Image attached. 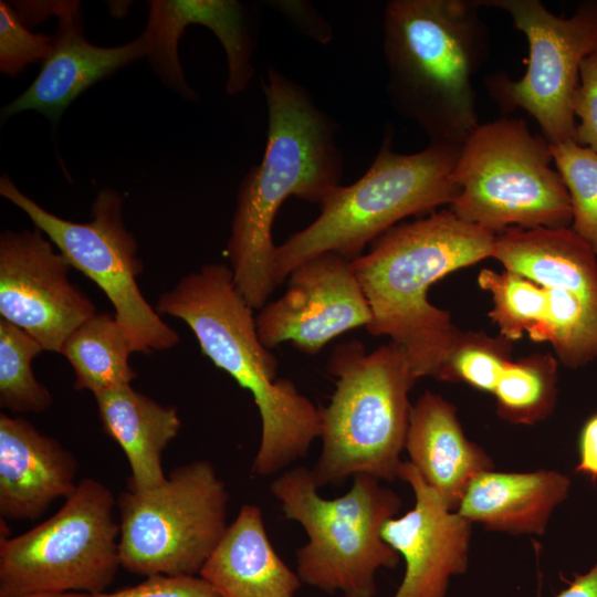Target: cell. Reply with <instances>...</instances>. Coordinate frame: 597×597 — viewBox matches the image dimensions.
Returning <instances> with one entry per match:
<instances>
[{"mask_svg": "<svg viewBox=\"0 0 597 597\" xmlns=\"http://www.w3.org/2000/svg\"><path fill=\"white\" fill-rule=\"evenodd\" d=\"M77 460L22 417L0 415L1 520H36L76 489Z\"/></svg>", "mask_w": 597, "mask_h": 597, "instance_id": "18", "label": "cell"}, {"mask_svg": "<svg viewBox=\"0 0 597 597\" xmlns=\"http://www.w3.org/2000/svg\"><path fill=\"white\" fill-rule=\"evenodd\" d=\"M555 597H597V559L588 572L577 574Z\"/></svg>", "mask_w": 597, "mask_h": 597, "instance_id": "36", "label": "cell"}, {"mask_svg": "<svg viewBox=\"0 0 597 597\" xmlns=\"http://www.w3.org/2000/svg\"><path fill=\"white\" fill-rule=\"evenodd\" d=\"M575 471L597 481V413L583 426L578 440V463Z\"/></svg>", "mask_w": 597, "mask_h": 597, "instance_id": "35", "label": "cell"}, {"mask_svg": "<svg viewBox=\"0 0 597 597\" xmlns=\"http://www.w3.org/2000/svg\"><path fill=\"white\" fill-rule=\"evenodd\" d=\"M569 489V478L556 470L498 472L493 469L470 482L455 512L488 531L542 535Z\"/></svg>", "mask_w": 597, "mask_h": 597, "instance_id": "21", "label": "cell"}, {"mask_svg": "<svg viewBox=\"0 0 597 597\" xmlns=\"http://www.w3.org/2000/svg\"><path fill=\"white\" fill-rule=\"evenodd\" d=\"M3 597H91V595L78 591H31Z\"/></svg>", "mask_w": 597, "mask_h": 597, "instance_id": "37", "label": "cell"}, {"mask_svg": "<svg viewBox=\"0 0 597 597\" xmlns=\"http://www.w3.org/2000/svg\"><path fill=\"white\" fill-rule=\"evenodd\" d=\"M398 479L411 488L415 505L381 528L405 562L392 597H446L451 578L469 567L472 523L451 511L409 461H402Z\"/></svg>", "mask_w": 597, "mask_h": 597, "instance_id": "15", "label": "cell"}, {"mask_svg": "<svg viewBox=\"0 0 597 597\" xmlns=\"http://www.w3.org/2000/svg\"><path fill=\"white\" fill-rule=\"evenodd\" d=\"M252 310L222 263L184 276L156 304L159 314L182 320L201 352L252 394L261 439L251 473L266 478L307 454L321 434V409L293 381L277 378V359L260 341Z\"/></svg>", "mask_w": 597, "mask_h": 597, "instance_id": "3", "label": "cell"}, {"mask_svg": "<svg viewBox=\"0 0 597 597\" xmlns=\"http://www.w3.org/2000/svg\"><path fill=\"white\" fill-rule=\"evenodd\" d=\"M53 35V49L29 87L2 111L7 119L35 111L56 124L69 105L90 86L146 56L143 34L118 46H97L84 36L78 1H64Z\"/></svg>", "mask_w": 597, "mask_h": 597, "instance_id": "16", "label": "cell"}, {"mask_svg": "<svg viewBox=\"0 0 597 597\" xmlns=\"http://www.w3.org/2000/svg\"><path fill=\"white\" fill-rule=\"evenodd\" d=\"M481 289L491 294L489 316L509 342L525 333L534 342H546L548 296L546 287L511 272L483 269L478 276Z\"/></svg>", "mask_w": 597, "mask_h": 597, "instance_id": "25", "label": "cell"}, {"mask_svg": "<svg viewBox=\"0 0 597 597\" xmlns=\"http://www.w3.org/2000/svg\"><path fill=\"white\" fill-rule=\"evenodd\" d=\"M480 0H391L384 11L387 96L431 144L462 146L480 125L473 76L489 57Z\"/></svg>", "mask_w": 597, "mask_h": 597, "instance_id": "4", "label": "cell"}, {"mask_svg": "<svg viewBox=\"0 0 597 597\" xmlns=\"http://www.w3.org/2000/svg\"><path fill=\"white\" fill-rule=\"evenodd\" d=\"M495 235L449 208L394 226L350 261L371 313L366 329L399 346L417 379L436 378L462 335L450 313L428 301L430 286L492 258Z\"/></svg>", "mask_w": 597, "mask_h": 597, "instance_id": "2", "label": "cell"}, {"mask_svg": "<svg viewBox=\"0 0 597 597\" xmlns=\"http://www.w3.org/2000/svg\"><path fill=\"white\" fill-rule=\"evenodd\" d=\"M405 450L451 511H457L476 475L494 469L486 451L464 436L457 408L431 391L422 394L411 408Z\"/></svg>", "mask_w": 597, "mask_h": 597, "instance_id": "19", "label": "cell"}, {"mask_svg": "<svg viewBox=\"0 0 597 597\" xmlns=\"http://www.w3.org/2000/svg\"><path fill=\"white\" fill-rule=\"evenodd\" d=\"M546 291V342L557 358L573 369L597 359V301L565 289Z\"/></svg>", "mask_w": 597, "mask_h": 597, "instance_id": "28", "label": "cell"}, {"mask_svg": "<svg viewBox=\"0 0 597 597\" xmlns=\"http://www.w3.org/2000/svg\"><path fill=\"white\" fill-rule=\"evenodd\" d=\"M572 107L579 119L575 142L597 153V49L580 65Z\"/></svg>", "mask_w": 597, "mask_h": 597, "instance_id": "32", "label": "cell"}, {"mask_svg": "<svg viewBox=\"0 0 597 597\" xmlns=\"http://www.w3.org/2000/svg\"><path fill=\"white\" fill-rule=\"evenodd\" d=\"M44 350L25 331L0 318V405L15 413L42 412L51 407L50 390L39 381L32 362Z\"/></svg>", "mask_w": 597, "mask_h": 597, "instance_id": "27", "label": "cell"}, {"mask_svg": "<svg viewBox=\"0 0 597 597\" xmlns=\"http://www.w3.org/2000/svg\"><path fill=\"white\" fill-rule=\"evenodd\" d=\"M380 482L356 475L350 489L335 499L321 496L312 469L304 465L285 470L271 482L284 516L298 523L308 537L296 551L302 584L344 597L377 594V572L395 568L400 558L384 541L381 528L402 504Z\"/></svg>", "mask_w": 597, "mask_h": 597, "instance_id": "7", "label": "cell"}, {"mask_svg": "<svg viewBox=\"0 0 597 597\" xmlns=\"http://www.w3.org/2000/svg\"><path fill=\"white\" fill-rule=\"evenodd\" d=\"M492 258L541 286L597 301V254L570 227H509L496 233Z\"/></svg>", "mask_w": 597, "mask_h": 597, "instance_id": "23", "label": "cell"}, {"mask_svg": "<svg viewBox=\"0 0 597 597\" xmlns=\"http://www.w3.org/2000/svg\"><path fill=\"white\" fill-rule=\"evenodd\" d=\"M116 506L105 484L84 478L51 517L18 536H1L0 597L106 591L121 567Z\"/></svg>", "mask_w": 597, "mask_h": 597, "instance_id": "10", "label": "cell"}, {"mask_svg": "<svg viewBox=\"0 0 597 597\" xmlns=\"http://www.w3.org/2000/svg\"><path fill=\"white\" fill-rule=\"evenodd\" d=\"M510 342L480 333H462L440 369L437 379L463 381L476 389L493 392L505 366L511 362Z\"/></svg>", "mask_w": 597, "mask_h": 597, "instance_id": "30", "label": "cell"}, {"mask_svg": "<svg viewBox=\"0 0 597 597\" xmlns=\"http://www.w3.org/2000/svg\"><path fill=\"white\" fill-rule=\"evenodd\" d=\"M199 576L220 597H295L302 582L279 556L261 509L242 504Z\"/></svg>", "mask_w": 597, "mask_h": 597, "instance_id": "20", "label": "cell"}, {"mask_svg": "<svg viewBox=\"0 0 597 597\" xmlns=\"http://www.w3.org/2000/svg\"><path fill=\"white\" fill-rule=\"evenodd\" d=\"M146 57L163 82L184 77L178 42L189 24L209 28L224 49L228 63L226 92L242 93L254 75L252 35L245 7L233 0H153L148 2Z\"/></svg>", "mask_w": 597, "mask_h": 597, "instance_id": "17", "label": "cell"}, {"mask_svg": "<svg viewBox=\"0 0 597 597\" xmlns=\"http://www.w3.org/2000/svg\"><path fill=\"white\" fill-rule=\"evenodd\" d=\"M482 8L505 11L528 43L524 75L486 78L491 97L503 111L522 108L540 125L551 145L575 142L573 98L584 59L597 49V1L580 3L569 18L557 17L540 0H480Z\"/></svg>", "mask_w": 597, "mask_h": 597, "instance_id": "12", "label": "cell"}, {"mask_svg": "<svg viewBox=\"0 0 597 597\" xmlns=\"http://www.w3.org/2000/svg\"><path fill=\"white\" fill-rule=\"evenodd\" d=\"M132 353L115 315L96 312L67 336L60 354L72 366L74 388L96 396L130 385L137 377L129 364Z\"/></svg>", "mask_w": 597, "mask_h": 597, "instance_id": "24", "label": "cell"}, {"mask_svg": "<svg viewBox=\"0 0 597 597\" xmlns=\"http://www.w3.org/2000/svg\"><path fill=\"white\" fill-rule=\"evenodd\" d=\"M91 597H220L201 576H148L142 583L112 593L103 591Z\"/></svg>", "mask_w": 597, "mask_h": 597, "instance_id": "33", "label": "cell"}, {"mask_svg": "<svg viewBox=\"0 0 597 597\" xmlns=\"http://www.w3.org/2000/svg\"><path fill=\"white\" fill-rule=\"evenodd\" d=\"M271 3L303 34L321 44L331 42L333 36L331 25L310 3L304 1H273Z\"/></svg>", "mask_w": 597, "mask_h": 597, "instance_id": "34", "label": "cell"}, {"mask_svg": "<svg viewBox=\"0 0 597 597\" xmlns=\"http://www.w3.org/2000/svg\"><path fill=\"white\" fill-rule=\"evenodd\" d=\"M229 492L208 460L176 467L160 486L123 491L121 567L143 576H197L224 534Z\"/></svg>", "mask_w": 597, "mask_h": 597, "instance_id": "9", "label": "cell"}, {"mask_svg": "<svg viewBox=\"0 0 597 597\" xmlns=\"http://www.w3.org/2000/svg\"><path fill=\"white\" fill-rule=\"evenodd\" d=\"M327 371L336 386L321 409V454L312 469L318 489L359 474L398 479L412 406L415 377L394 343L366 353L360 342L337 345Z\"/></svg>", "mask_w": 597, "mask_h": 597, "instance_id": "5", "label": "cell"}, {"mask_svg": "<svg viewBox=\"0 0 597 597\" xmlns=\"http://www.w3.org/2000/svg\"><path fill=\"white\" fill-rule=\"evenodd\" d=\"M460 149L429 143L418 153L401 154L391 149L390 136H386L367 171L349 186L339 185L311 224L276 245L275 284L323 253L352 261L401 219L450 206L458 195L452 172Z\"/></svg>", "mask_w": 597, "mask_h": 597, "instance_id": "6", "label": "cell"}, {"mask_svg": "<svg viewBox=\"0 0 597 597\" xmlns=\"http://www.w3.org/2000/svg\"><path fill=\"white\" fill-rule=\"evenodd\" d=\"M0 195L22 210L56 245L70 265L107 296L133 353L165 350L179 342L175 329L144 297L137 277L143 272L138 243L123 219V196L104 188L92 206L90 222H73L51 213L2 175Z\"/></svg>", "mask_w": 597, "mask_h": 597, "instance_id": "11", "label": "cell"}, {"mask_svg": "<svg viewBox=\"0 0 597 597\" xmlns=\"http://www.w3.org/2000/svg\"><path fill=\"white\" fill-rule=\"evenodd\" d=\"M94 397L103 431L122 448L129 464L127 489L148 491L165 483L163 453L181 427L177 409L155 401L130 385Z\"/></svg>", "mask_w": 597, "mask_h": 597, "instance_id": "22", "label": "cell"}, {"mask_svg": "<svg viewBox=\"0 0 597 597\" xmlns=\"http://www.w3.org/2000/svg\"><path fill=\"white\" fill-rule=\"evenodd\" d=\"M557 362L533 355L510 362L493 391L498 415L515 425H533L548 417L557 399Z\"/></svg>", "mask_w": 597, "mask_h": 597, "instance_id": "26", "label": "cell"}, {"mask_svg": "<svg viewBox=\"0 0 597 597\" xmlns=\"http://www.w3.org/2000/svg\"><path fill=\"white\" fill-rule=\"evenodd\" d=\"M71 265L39 229L0 235V315L61 353L67 336L96 313L94 303L70 282Z\"/></svg>", "mask_w": 597, "mask_h": 597, "instance_id": "13", "label": "cell"}, {"mask_svg": "<svg viewBox=\"0 0 597 597\" xmlns=\"http://www.w3.org/2000/svg\"><path fill=\"white\" fill-rule=\"evenodd\" d=\"M549 149L570 198V228L597 254V153L576 142L549 144Z\"/></svg>", "mask_w": 597, "mask_h": 597, "instance_id": "29", "label": "cell"}, {"mask_svg": "<svg viewBox=\"0 0 597 597\" xmlns=\"http://www.w3.org/2000/svg\"><path fill=\"white\" fill-rule=\"evenodd\" d=\"M552 163L549 143L524 121L503 116L480 124L461 146L452 172L458 195L449 208L495 233L567 228L570 198Z\"/></svg>", "mask_w": 597, "mask_h": 597, "instance_id": "8", "label": "cell"}, {"mask_svg": "<svg viewBox=\"0 0 597 597\" xmlns=\"http://www.w3.org/2000/svg\"><path fill=\"white\" fill-rule=\"evenodd\" d=\"M287 279L285 293L265 303L255 317L266 348L291 342L300 352L315 355L333 338L370 323V308L350 261L339 254L314 256Z\"/></svg>", "mask_w": 597, "mask_h": 597, "instance_id": "14", "label": "cell"}, {"mask_svg": "<svg viewBox=\"0 0 597 597\" xmlns=\"http://www.w3.org/2000/svg\"><path fill=\"white\" fill-rule=\"evenodd\" d=\"M53 35L31 32L14 8L0 1V72L15 77L28 64L44 61L53 49Z\"/></svg>", "mask_w": 597, "mask_h": 597, "instance_id": "31", "label": "cell"}, {"mask_svg": "<svg viewBox=\"0 0 597 597\" xmlns=\"http://www.w3.org/2000/svg\"><path fill=\"white\" fill-rule=\"evenodd\" d=\"M262 88L265 151L239 187L227 245L233 283L253 310L263 307L277 286L272 227L280 207L292 196L321 206L343 175L338 126L305 88L273 67L266 70Z\"/></svg>", "mask_w": 597, "mask_h": 597, "instance_id": "1", "label": "cell"}]
</instances>
